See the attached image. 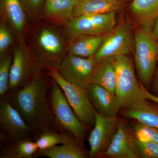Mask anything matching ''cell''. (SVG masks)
<instances>
[{
    "instance_id": "obj_1",
    "label": "cell",
    "mask_w": 158,
    "mask_h": 158,
    "mask_svg": "<svg viewBox=\"0 0 158 158\" xmlns=\"http://www.w3.org/2000/svg\"><path fill=\"white\" fill-rule=\"evenodd\" d=\"M49 76L43 73L22 88L8 91L6 94L34 136L46 130L58 128L48 101L51 84Z\"/></svg>"
},
{
    "instance_id": "obj_2",
    "label": "cell",
    "mask_w": 158,
    "mask_h": 158,
    "mask_svg": "<svg viewBox=\"0 0 158 158\" xmlns=\"http://www.w3.org/2000/svg\"><path fill=\"white\" fill-rule=\"evenodd\" d=\"M65 35L58 29L40 26L31 36L30 48L44 69L58 68L67 52Z\"/></svg>"
},
{
    "instance_id": "obj_3",
    "label": "cell",
    "mask_w": 158,
    "mask_h": 158,
    "mask_svg": "<svg viewBox=\"0 0 158 158\" xmlns=\"http://www.w3.org/2000/svg\"><path fill=\"white\" fill-rule=\"evenodd\" d=\"M12 56L8 91L25 86L42 75L44 69L23 37H18Z\"/></svg>"
},
{
    "instance_id": "obj_4",
    "label": "cell",
    "mask_w": 158,
    "mask_h": 158,
    "mask_svg": "<svg viewBox=\"0 0 158 158\" xmlns=\"http://www.w3.org/2000/svg\"><path fill=\"white\" fill-rule=\"evenodd\" d=\"M50 80L49 104L57 127L70 133L78 142L84 145L85 133L89 127L80 121L55 79L51 77Z\"/></svg>"
},
{
    "instance_id": "obj_5",
    "label": "cell",
    "mask_w": 158,
    "mask_h": 158,
    "mask_svg": "<svg viewBox=\"0 0 158 158\" xmlns=\"http://www.w3.org/2000/svg\"><path fill=\"white\" fill-rule=\"evenodd\" d=\"M114 58L116 77L115 95L121 110L130 107L145 98L141 93L131 59L125 55L117 56Z\"/></svg>"
},
{
    "instance_id": "obj_6",
    "label": "cell",
    "mask_w": 158,
    "mask_h": 158,
    "mask_svg": "<svg viewBox=\"0 0 158 158\" xmlns=\"http://www.w3.org/2000/svg\"><path fill=\"white\" fill-rule=\"evenodd\" d=\"M133 54L138 77L148 90L151 85L158 61V40L140 28L135 33Z\"/></svg>"
},
{
    "instance_id": "obj_7",
    "label": "cell",
    "mask_w": 158,
    "mask_h": 158,
    "mask_svg": "<svg viewBox=\"0 0 158 158\" xmlns=\"http://www.w3.org/2000/svg\"><path fill=\"white\" fill-rule=\"evenodd\" d=\"M47 69L49 76L55 79L63 90L80 121L89 127L94 126L97 112L90 101L86 88L65 81L59 73L57 68H48Z\"/></svg>"
},
{
    "instance_id": "obj_8",
    "label": "cell",
    "mask_w": 158,
    "mask_h": 158,
    "mask_svg": "<svg viewBox=\"0 0 158 158\" xmlns=\"http://www.w3.org/2000/svg\"><path fill=\"white\" fill-rule=\"evenodd\" d=\"M116 26V12L83 15L66 23L65 35L68 40L78 35H103Z\"/></svg>"
},
{
    "instance_id": "obj_9",
    "label": "cell",
    "mask_w": 158,
    "mask_h": 158,
    "mask_svg": "<svg viewBox=\"0 0 158 158\" xmlns=\"http://www.w3.org/2000/svg\"><path fill=\"white\" fill-rule=\"evenodd\" d=\"M134 48L135 33L128 23L123 22L105 34L100 48L92 57L98 62L108 57L119 55L128 56L133 53Z\"/></svg>"
},
{
    "instance_id": "obj_10",
    "label": "cell",
    "mask_w": 158,
    "mask_h": 158,
    "mask_svg": "<svg viewBox=\"0 0 158 158\" xmlns=\"http://www.w3.org/2000/svg\"><path fill=\"white\" fill-rule=\"evenodd\" d=\"M98 64L93 57L83 58L67 53L57 70L65 81L86 88L93 82Z\"/></svg>"
},
{
    "instance_id": "obj_11",
    "label": "cell",
    "mask_w": 158,
    "mask_h": 158,
    "mask_svg": "<svg viewBox=\"0 0 158 158\" xmlns=\"http://www.w3.org/2000/svg\"><path fill=\"white\" fill-rule=\"evenodd\" d=\"M118 125L119 120L116 116L108 117L97 112L94 127L88 139L89 158L103 156L118 130Z\"/></svg>"
},
{
    "instance_id": "obj_12",
    "label": "cell",
    "mask_w": 158,
    "mask_h": 158,
    "mask_svg": "<svg viewBox=\"0 0 158 158\" xmlns=\"http://www.w3.org/2000/svg\"><path fill=\"white\" fill-rule=\"evenodd\" d=\"M0 127L14 141L31 138L33 135L30 128L6 95L1 99Z\"/></svg>"
},
{
    "instance_id": "obj_13",
    "label": "cell",
    "mask_w": 158,
    "mask_h": 158,
    "mask_svg": "<svg viewBox=\"0 0 158 158\" xmlns=\"http://www.w3.org/2000/svg\"><path fill=\"white\" fill-rule=\"evenodd\" d=\"M103 156L110 158H139L131 129L119 120L118 130Z\"/></svg>"
},
{
    "instance_id": "obj_14",
    "label": "cell",
    "mask_w": 158,
    "mask_h": 158,
    "mask_svg": "<svg viewBox=\"0 0 158 158\" xmlns=\"http://www.w3.org/2000/svg\"><path fill=\"white\" fill-rule=\"evenodd\" d=\"M86 88L90 101L98 113L108 117L116 116L120 109L116 95L94 83L90 84Z\"/></svg>"
},
{
    "instance_id": "obj_15",
    "label": "cell",
    "mask_w": 158,
    "mask_h": 158,
    "mask_svg": "<svg viewBox=\"0 0 158 158\" xmlns=\"http://www.w3.org/2000/svg\"><path fill=\"white\" fill-rule=\"evenodd\" d=\"M129 10L140 28L151 34L158 16V0H132Z\"/></svg>"
},
{
    "instance_id": "obj_16",
    "label": "cell",
    "mask_w": 158,
    "mask_h": 158,
    "mask_svg": "<svg viewBox=\"0 0 158 158\" xmlns=\"http://www.w3.org/2000/svg\"><path fill=\"white\" fill-rule=\"evenodd\" d=\"M0 11L2 20L10 26L18 37H23L27 15L19 0H0Z\"/></svg>"
},
{
    "instance_id": "obj_17",
    "label": "cell",
    "mask_w": 158,
    "mask_h": 158,
    "mask_svg": "<svg viewBox=\"0 0 158 158\" xmlns=\"http://www.w3.org/2000/svg\"><path fill=\"white\" fill-rule=\"evenodd\" d=\"M105 35H78L68 39V53L88 58L92 57L100 48Z\"/></svg>"
},
{
    "instance_id": "obj_18",
    "label": "cell",
    "mask_w": 158,
    "mask_h": 158,
    "mask_svg": "<svg viewBox=\"0 0 158 158\" xmlns=\"http://www.w3.org/2000/svg\"><path fill=\"white\" fill-rule=\"evenodd\" d=\"M150 103L145 98L130 107L120 110V114L123 117L134 118L158 129V103Z\"/></svg>"
},
{
    "instance_id": "obj_19",
    "label": "cell",
    "mask_w": 158,
    "mask_h": 158,
    "mask_svg": "<svg viewBox=\"0 0 158 158\" xmlns=\"http://www.w3.org/2000/svg\"><path fill=\"white\" fill-rule=\"evenodd\" d=\"M117 0H77L73 10L74 18L83 15L116 12L123 8Z\"/></svg>"
},
{
    "instance_id": "obj_20",
    "label": "cell",
    "mask_w": 158,
    "mask_h": 158,
    "mask_svg": "<svg viewBox=\"0 0 158 158\" xmlns=\"http://www.w3.org/2000/svg\"><path fill=\"white\" fill-rule=\"evenodd\" d=\"M46 156L50 158H85L88 157L83 145L75 138L60 145H55L43 150H39L34 158Z\"/></svg>"
},
{
    "instance_id": "obj_21",
    "label": "cell",
    "mask_w": 158,
    "mask_h": 158,
    "mask_svg": "<svg viewBox=\"0 0 158 158\" xmlns=\"http://www.w3.org/2000/svg\"><path fill=\"white\" fill-rule=\"evenodd\" d=\"M77 0H44L42 14L50 19L65 22L74 18L73 10Z\"/></svg>"
},
{
    "instance_id": "obj_22",
    "label": "cell",
    "mask_w": 158,
    "mask_h": 158,
    "mask_svg": "<svg viewBox=\"0 0 158 158\" xmlns=\"http://www.w3.org/2000/svg\"><path fill=\"white\" fill-rule=\"evenodd\" d=\"M116 79L114 57H108L98 62L92 83L103 87L115 95Z\"/></svg>"
},
{
    "instance_id": "obj_23",
    "label": "cell",
    "mask_w": 158,
    "mask_h": 158,
    "mask_svg": "<svg viewBox=\"0 0 158 158\" xmlns=\"http://www.w3.org/2000/svg\"><path fill=\"white\" fill-rule=\"evenodd\" d=\"M70 134V133H59L56 130L49 129L34 136V141L37 144L39 150H43L74 139V137Z\"/></svg>"
},
{
    "instance_id": "obj_24",
    "label": "cell",
    "mask_w": 158,
    "mask_h": 158,
    "mask_svg": "<svg viewBox=\"0 0 158 158\" xmlns=\"http://www.w3.org/2000/svg\"><path fill=\"white\" fill-rule=\"evenodd\" d=\"M136 140L141 142L158 143V129L141 123L136 120L131 128Z\"/></svg>"
},
{
    "instance_id": "obj_25",
    "label": "cell",
    "mask_w": 158,
    "mask_h": 158,
    "mask_svg": "<svg viewBox=\"0 0 158 158\" xmlns=\"http://www.w3.org/2000/svg\"><path fill=\"white\" fill-rule=\"evenodd\" d=\"M13 56L8 54L0 58V96L3 97L8 93L10 71Z\"/></svg>"
},
{
    "instance_id": "obj_26",
    "label": "cell",
    "mask_w": 158,
    "mask_h": 158,
    "mask_svg": "<svg viewBox=\"0 0 158 158\" xmlns=\"http://www.w3.org/2000/svg\"><path fill=\"white\" fill-rule=\"evenodd\" d=\"M13 30L4 21L0 22V58L9 54V50L14 44Z\"/></svg>"
},
{
    "instance_id": "obj_27",
    "label": "cell",
    "mask_w": 158,
    "mask_h": 158,
    "mask_svg": "<svg viewBox=\"0 0 158 158\" xmlns=\"http://www.w3.org/2000/svg\"><path fill=\"white\" fill-rule=\"evenodd\" d=\"M15 148L21 158H34V155L38 151V147L35 141L31 138H26L14 141Z\"/></svg>"
},
{
    "instance_id": "obj_28",
    "label": "cell",
    "mask_w": 158,
    "mask_h": 158,
    "mask_svg": "<svg viewBox=\"0 0 158 158\" xmlns=\"http://www.w3.org/2000/svg\"><path fill=\"white\" fill-rule=\"evenodd\" d=\"M29 19L37 20L42 15L44 0H19Z\"/></svg>"
},
{
    "instance_id": "obj_29",
    "label": "cell",
    "mask_w": 158,
    "mask_h": 158,
    "mask_svg": "<svg viewBox=\"0 0 158 158\" xmlns=\"http://www.w3.org/2000/svg\"><path fill=\"white\" fill-rule=\"evenodd\" d=\"M136 150L139 158H158V143L141 142L135 139Z\"/></svg>"
},
{
    "instance_id": "obj_30",
    "label": "cell",
    "mask_w": 158,
    "mask_h": 158,
    "mask_svg": "<svg viewBox=\"0 0 158 158\" xmlns=\"http://www.w3.org/2000/svg\"><path fill=\"white\" fill-rule=\"evenodd\" d=\"M1 158H21L19 154L15 145L14 141L5 144L1 148Z\"/></svg>"
},
{
    "instance_id": "obj_31",
    "label": "cell",
    "mask_w": 158,
    "mask_h": 158,
    "mask_svg": "<svg viewBox=\"0 0 158 158\" xmlns=\"http://www.w3.org/2000/svg\"><path fill=\"white\" fill-rule=\"evenodd\" d=\"M140 88L142 93V95L144 96L145 98H147L148 100L151 101L155 102L158 103V96L152 94L148 91L145 87H144L143 84L140 81Z\"/></svg>"
},
{
    "instance_id": "obj_32",
    "label": "cell",
    "mask_w": 158,
    "mask_h": 158,
    "mask_svg": "<svg viewBox=\"0 0 158 158\" xmlns=\"http://www.w3.org/2000/svg\"><path fill=\"white\" fill-rule=\"evenodd\" d=\"M151 86L152 90L155 92H158V61L156 65L155 70L153 77Z\"/></svg>"
},
{
    "instance_id": "obj_33",
    "label": "cell",
    "mask_w": 158,
    "mask_h": 158,
    "mask_svg": "<svg viewBox=\"0 0 158 158\" xmlns=\"http://www.w3.org/2000/svg\"><path fill=\"white\" fill-rule=\"evenodd\" d=\"M151 34L155 39L158 40V16L156 20Z\"/></svg>"
},
{
    "instance_id": "obj_34",
    "label": "cell",
    "mask_w": 158,
    "mask_h": 158,
    "mask_svg": "<svg viewBox=\"0 0 158 158\" xmlns=\"http://www.w3.org/2000/svg\"><path fill=\"white\" fill-rule=\"evenodd\" d=\"M117 1L121 2L123 3H124L125 2H130V1H131L132 0H117Z\"/></svg>"
},
{
    "instance_id": "obj_35",
    "label": "cell",
    "mask_w": 158,
    "mask_h": 158,
    "mask_svg": "<svg viewBox=\"0 0 158 158\" xmlns=\"http://www.w3.org/2000/svg\"><path fill=\"white\" fill-rule=\"evenodd\" d=\"M157 96H158V95H157Z\"/></svg>"
},
{
    "instance_id": "obj_36",
    "label": "cell",
    "mask_w": 158,
    "mask_h": 158,
    "mask_svg": "<svg viewBox=\"0 0 158 158\" xmlns=\"http://www.w3.org/2000/svg\"></svg>"
}]
</instances>
